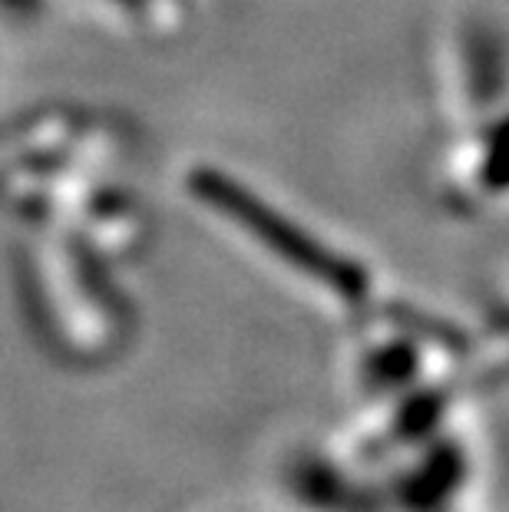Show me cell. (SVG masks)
Instances as JSON below:
<instances>
[{
    "label": "cell",
    "instance_id": "6da1fadb",
    "mask_svg": "<svg viewBox=\"0 0 509 512\" xmlns=\"http://www.w3.org/2000/svg\"><path fill=\"white\" fill-rule=\"evenodd\" d=\"M196 185H199V192L205 195V199H212V205H222L232 219L245 222L248 232H255L268 248H275V252L285 261H291L295 268L308 271V275H314V278H324V285L338 288L344 294H361L364 291V278L354 265H344V261L328 258V252H321L311 238L291 232L288 222H281L275 212L262 209L258 199H252L248 192L235 189L232 182H225L219 176H205Z\"/></svg>",
    "mask_w": 509,
    "mask_h": 512
}]
</instances>
